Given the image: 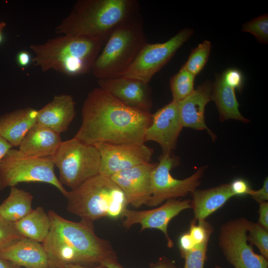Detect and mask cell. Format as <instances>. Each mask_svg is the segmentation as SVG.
<instances>
[{
  "instance_id": "cell-1",
  "label": "cell",
  "mask_w": 268,
  "mask_h": 268,
  "mask_svg": "<svg viewBox=\"0 0 268 268\" xmlns=\"http://www.w3.org/2000/svg\"><path fill=\"white\" fill-rule=\"evenodd\" d=\"M81 119L74 136L86 143H143L152 114L130 107L99 87L88 93Z\"/></svg>"
},
{
  "instance_id": "cell-2",
  "label": "cell",
  "mask_w": 268,
  "mask_h": 268,
  "mask_svg": "<svg viewBox=\"0 0 268 268\" xmlns=\"http://www.w3.org/2000/svg\"><path fill=\"white\" fill-rule=\"evenodd\" d=\"M50 231L42 243L52 268L68 264L103 263L117 260L109 242L98 237L93 222L67 220L55 211L48 212Z\"/></svg>"
},
{
  "instance_id": "cell-3",
  "label": "cell",
  "mask_w": 268,
  "mask_h": 268,
  "mask_svg": "<svg viewBox=\"0 0 268 268\" xmlns=\"http://www.w3.org/2000/svg\"><path fill=\"white\" fill-rule=\"evenodd\" d=\"M135 0H80L56 27L62 35L98 39L105 44L120 25L139 13Z\"/></svg>"
},
{
  "instance_id": "cell-4",
  "label": "cell",
  "mask_w": 268,
  "mask_h": 268,
  "mask_svg": "<svg viewBox=\"0 0 268 268\" xmlns=\"http://www.w3.org/2000/svg\"><path fill=\"white\" fill-rule=\"evenodd\" d=\"M104 44L90 37L62 35L30 48L34 54L32 61L42 71L76 76L91 71Z\"/></svg>"
},
{
  "instance_id": "cell-5",
  "label": "cell",
  "mask_w": 268,
  "mask_h": 268,
  "mask_svg": "<svg viewBox=\"0 0 268 268\" xmlns=\"http://www.w3.org/2000/svg\"><path fill=\"white\" fill-rule=\"evenodd\" d=\"M147 43L143 18L138 13L111 34L93 64V75L98 80L124 76Z\"/></svg>"
},
{
  "instance_id": "cell-6",
  "label": "cell",
  "mask_w": 268,
  "mask_h": 268,
  "mask_svg": "<svg viewBox=\"0 0 268 268\" xmlns=\"http://www.w3.org/2000/svg\"><path fill=\"white\" fill-rule=\"evenodd\" d=\"M66 198L68 212L91 222L104 217L116 219L128 205L121 188L110 177L100 174L68 192Z\"/></svg>"
},
{
  "instance_id": "cell-7",
  "label": "cell",
  "mask_w": 268,
  "mask_h": 268,
  "mask_svg": "<svg viewBox=\"0 0 268 268\" xmlns=\"http://www.w3.org/2000/svg\"><path fill=\"white\" fill-rule=\"evenodd\" d=\"M53 158L59 171V181L71 190L99 173L98 150L75 136L62 141Z\"/></svg>"
},
{
  "instance_id": "cell-8",
  "label": "cell",
  "mask_w": 268,
  "mask_h": 268,
  "mask_svg": "<svg viewBox=\"0 0 268 268\" xmlns=\"http://www.w3.org/2000/svg\"><path fill=\"white\" fill-rule=\"evenodd\" d=\"M53 156L36 157L10 149L0 162V191L20 183L41 182L56 187L66 198L68 191L55 172Z\"/></svg>"
},
{
  "instance_id": "cell-9",
  "label": "cell",
  "mask_w": 268,
  "mask_h": 268,
  "mask_svg": "<svg viewBox=\"0 0 268 268\" xmlns=\"http://www.w3.org/2000/svg\"><path fill=\"white\" fill-rule=\"evenodd\" d=\"M177 158L170 153L162 154L151 176V197L146 205L156 206L170 199L184 197L193 193L200 185L205 167L202 166L189 177L177 179L171 175V170L178 165Z\"/></svg>"
},
{
  "instance_id": "cell-10",
  "label": "cell",
  "mask_w": 268,
  "mask_h": 268,
  "mask_svg": "<svg viewBox=\"0 0 268 268\" xmlns=\"http://www.w3.org/2000/svg\"><path fill=\"white\" fill-rule=\"evenodd\" d=\"M249 220L241 217L223 224L219 235V245L226 260L235 268H268V262L255 253L247 243Z\"/></svg>"
},
{
  "instance_id": "cell-11",
  "label": "cell",
  "mask_w": 268,
  "mask_h": 268,
  "mask_svg": "<svg viewBox=\"0 0 268 268\" xmlns=\"http://www.w3.org/2000/svg\"><path fill=\"white\" fill-rule=\"evenodd\" d=\"M193 33L192 29L185 28L165 42L147 43L124 76L149 84L154 75L170 60Z\"/></svg>"
},
{
  "instance_id": "cell-12",
  "label": "cell",
  "mask_w": 268,
  "mask_h": 268,
  "mask_svg": "<svg viewBox=\"0 0 268 268\" xmlns=\"http://www.w3.org/2000/svg\"><path fill=\"white\" fill-rule=\"evenodd\" d=\"M101 157L100 174L111 177L121 171L150 162L152 148L143 143L94 144Z\"/></svg>"
},
{
  "instance_id": "cell-13",
  "label": "cell",
  "mask_w": 268,
  "mask_h": 268,
  "mask_svg": "<svg viewBox=\"0 0 268 268\" xmlns=\"http://www.w3.org/2000/svg\"><path fill=\"white\" fill-rule=\"evenodd\" d=\"M192 208L189 200H178L170 199L161 206L150 210H135L126 208L121 215L123 227L130 228L139 223L141 230L155 228L161 231L167 240V245L171 248L173 242L168 233V225L170 220L182 211Z\"/></svg>"
},
{
  "instance_id": "cell-14",
  "label": "cell",
  "mask_w": 268,
  "mask_h": 268,
  "mask_svg": "<svg viewBox=\"0 0 268 268\" xmlns=\"http://www.w3.org/2000/svg\"><path fill=\"white\" fill-rule=\"evenodd\" d=\"M156 164H141L110 177L124 192L128 204L135 208L147 204L151 197V176Z\"/></svg>"
},
{
  "instance_id": "cell-15",
  "label": "cell",
  "mask_w": 268,
  "mask_h": 268,
  "mask_svg": "<svg viewBox=\"0 0 268 268\" xmlns=\"http://www.w3.org/2000/svg\"><path fill=\"white\" fill-rule=\"evenodd\" d=\"M182 128L177 102L172 100L152 114L151 123L145 132L144 141L158 143L162 154L170 153L176 147Z\"/></svg>"
},
{
  "instance_id": "cell-16",
  "label": "cell",
  "mask_w": 268,
  "mask_h": 268,
  "mask_svg": "<svg viewBox=\"0 0 268 268\" xmlns=\"http://www.w3.org/2000/svg\"><path fill=\"white\" fill-rule=\"evenodd\" d=\"M99 86L124 104L150 113L152 105L149 84L122 76L98 80Z\"/></svg>"
},
{
  "instance_id": "cell-17",
  "label": "cell",
  "mask_w": 268,
  "mask_h": 268,
  "mask_svg": "<svg viewBox=\"0 0 268 268\" xmlns=\"http://www.w3.org/2000/svg\"><path fill=\"white\" fill-rule=\"evenodd\" d=\"M212 83L206 81L182 100L177 102L181 124L183 127L196 130H205L212 139L214 134L207 127L204 120L205 107L212 100Z\"/></svg>"
},
{
  "instance_id": "cell-18",
  "label": "cell",
  "mask_w": 268,
  "mask_h": 268,
  "mask_svg": "<svg viewBox=\"0 0 268 268\" xmlns=\"http://www.w3.org/2000/svg\"><path fill=\"white\" fill-rule=\"evenodd\" d=\"M0 259L25 268H52L42 244L26 238L0 250Z\"/></svg>"
},
{
  "instance_id": "cell-19",
  "label": "cell",
  "mask_w": 268,
  "mask_h": 268,
  "mask_svg": "<svg viewBox=\"0 0 268 268\" xmlns=\"http://www.w3.org/2000/svg\"><path fill=\"white\" fill-rule=\"evenodd\" d=\"M75 114V103L72 96L56 95L38 110L37 123L61 134L67 130Z\"/></svg>"
},
{
  "instance_id": "cell-20",
  "label": "cell",
  "mask_w": 268,
  "mask_h": 268,
  "mask_svg": "<svg viewBox=\"0 0 268 268\" xmlns=\"http://www.w3.org/2000/svg\"><path fill=\"white\" fill-rule=\"evenodd\" d=\"M62 141L60 134L36 123L26 134L18 149L30 156L52 157L56 153Z\"/></svg>"
},
{
  "instance_id": "cell-21",
  "label": "cell",
  "mask_w": 268,
  "mask_h": 268,
  "mask_svg": "<svg viewBox=\"0 0 268 268\" xmlns=\"http://www.w3.org/2000/svg\"><path fill=\"white\" fill-rule=\"evenodd\" d=\"M38 110L31 107L15 110L0 116V135L12 147H19L37 123Z\"/></svg>"
},
{
  "instance_id": "cell-22",
  "label": "cell",
  "mask_w": 268,
  "mask_h": 268,
  "mask_svg": "<svg viewBox=\"0 0 268 268\" xmlns=\"http://www.w3.org/2000/svg\"><path fill=\"white\" fill-rule=\"evenodd\" d=\"M192 194L191 207L194 210L195 219L198 221L204 220L234 196L229 184L206 190H196Z\"/></svg>"
},
{
  "instance_id": "cell-23",
  "label": "cell",
  "mask_w": 268,
  "mask_h": 268,
  "mask_svg": "<svg viewBox=\"0 0 268 268\" xmlns=\"http://www.w3.org/2000/svg\"><path fill=\"white\" fill-rule=\"evenodd\" d=\"M211 98L216 104L221 121L234 119L247 122L248 120L239 111L235 90L224 82L221 75L216 76L212 84Z\"/></svg>"
},
{
  "instance_id": "cell-24",
  "label": "cell",
  "mask_w": 268,
  "mask_h": 268,
  "mask_svg": "<svg viewBox=\"0 0 268 268\" xmlns=\"http://www.w3.org/2000/svg\"><path fill=\"white\" fill-rule=\"evenodd\" d=\"M19 233L24 238L42 243L50 231L51 222L48 213L39 206L23 218L14 222Z\"/></svg>"
},
{
  "instance_id": "cell-25",
  "label": "cell",
  "mask_w": 268,
  "mask_h": 268,
  "mask_svg": "<svg viewBox=\"0 0 268 268\" xmlns=\"http://www.w3.org/2000/svg\"><path fill=\"white\" fill-rule=\"evenodd\" d=\"M33 196L29 192L16 187L10 188L8 197L0 204V215L15 222L23 218L33 209Z\"/></svg>"
},
{
  "instance_id": "cell-26",
  "label": "cell",
  "mask_w": 268,
  "mask_h": 268,
  "mask_svg": "<svg viewBox=\"0 0 268 268\" xmlns=\"http://www.w3.org/2000/svg\"><path fill=\"white\" fill-rule=\"evenodd\" d=\"M195 78L194 75L183 67L171 78L170 85L173 101H180L193 92Z\"/></svg>"
},
{
  "instance_id": "cell-27",
  "label": "cell",
  "mask_w": 268,
  "mask_h": 268,
  "mask_svg": "<svg viewBox=\"0 0 268 268\" xmlns=\"http://www.w3.org/2000/svg\"><path fill=\"white\" fill-rule=\"evenodd\" d=\"M211 49V42L205 40L193 49L183 68L196 76L205 66Z\"/></svg>"
},
{
  "instance_id": "cell-28",
  "label": "cell",
  "mask_w": 268,
  "mask_h": 268,
  "mask_svg": "<svg viewBox=\"0 0 268 268\" xmlns=\"http://www.w3.org/2000/svg\"><path fill=\"white\" fill-rule=\"evenodd\" d=\"M258 223L249 221L247 235V241L256 246L261 255L268 259V232Z\"/></svg>"
},
{
  "instance_id": "cell-29",
  "label": "cell",
  "mask_w": 268,
  "mask_h": 268,
  "mask_svg": "<svg viewBox=\"0 0 268 268\" xmlns=\"http://www.w3.org/2000/svg\"><path fill=\"white\" fill-rule=\"evenodd\" d=\"M242 30L252 34L262 44H267L268 42V14L262 15L246 22L243 25Z\"/></svg>"
},
{
  "instance_id": "cell-30",
  "label": "cell",
  "mask_w": 268,
  "mask_h": 268,
  "mask_svg": "<svg viewBox=\"0 0 268 268\" xmlns=\"http://www.w3.org/2000/svg\"><path fill=\"white\" fill-rule=\"evenodd\" d=\"M23 237L16 229L14 222L0 215V250Z\"/></svg>"
},
{
  "instance_id": "cell-31",
  "label": "cell",
  "mask_w": 268,
  "mask_h": 268,
  "mask_svg": "<svg viewBox=\"0 0 268 268\" xmlns=\"http://www.w3.org/2000/svg\"><path fill=\"white\" fill-rule=\"evenodd\" d=\"M207 243L197 244L186 253L182 257L185 259L184 268H204L206 258Z\"/></svg>"
},
{
  "instance_id": "cell-32",
  "label": "cell",
  "mask_w": 268,
  "mask_h": 268,
  "mask_svg": "<svg viewBox=\"0 0 268 268\" xmlns=\"http://www.w3.org/2000/svg\"><path fill=\"white\" fill-rule=\"evenodd\" d=\"M212 229L209 224L204 220H199L197 225L194 221H192L189 234L196 244L208 243Z\"/></svg>"
},
{
  "instance_id": "cell-33",
  "label": "cell",
  "mask_w": 268,
  "mask_h": 268,
  "mask_svg": "<svg viewBox=\"0 0 268 268\" xmlns=\"http://www.w3.org/2000/svg\"><path fill=\"white\" fill-rule=\"evenodd\" d=\"M224 82L234 90H241L244 86V77L242 72L235 68L225 70L221 75Z\"/></svg>"
},
{
  "instance_id": "cell-34",
  "label": "cell",
  "mask_w": 268,
  "mask_h": 268,
  "mask_svg": "<svg viewBox=\"0 0 268 268\" xmlns=\"http://www.w3.org/2000/svg\"><path fill=\"white\" fill-rule=\"evenodd\" d=\"M233 196L249 195L252 190L248 182L243 179H236L229 184Z\"/></svg>"
},
{
  "instance_id": "cell-35",
  "label": "cell",
  "mask_w": 268,
  "mask_h": 268,
  "mask_svg": "<svg viewBox=\"0 0 268 268\" xmlns=\"http://www.w3.org/2000/svg\"><path fill=\"white\" fill-rule=\"evenodd\" d=\"M249 195L259 203L267 201L268 200V179L266 178L263 187L259 190H252Z\"/></svg>"
},
{
  "instance_id": "cell-36",
  "label": "cell",
  "mask_w": 268,
  "mask_h": 268,
  "mask_svg": "<svg viewBox=\"0 0 268 268\" xmlns=\"http://www.w3.org/2000/svg\"><path fill=\"white\" fill-rule=\"evenodd\" d=\"M196 245L189 233L183 234L179 239V247L182 257L186 253L193 249Z\"/></svg>"
},
{
  "instance_id": "cell-37",
  "label": "cell",
  "mask_w": 268,
  "mask_h": 268,
  "mask_svg": "<svg viewBox=\"0 0 268 268\" xmlns=\"http://www.w3.org/2000/svg\"><path fill=\"white\" fill-rule=\"evenodd\" d=\"M259 204V218L258 223L268 230V202L264 201Z\"/></svg>"
},
{
  "instance_id": "cell-38",
  "label": "cell",
  "mask_w": 268,
  "mask_h": 268,
  "mask_svg": "<svg viewBox=\"0 0 268 268\" xmlns=\"http://www.w3.org/2000/svg\"><path fill=\"white\" fill-rule=\"evenodd\" d=\"M150 268H180L166 258H161L155 263L152 264Z\"/></svg>"
},
{
  "instance_id": "cell-39",
  "label": "cell",
  "mask_w": 268,
  "mask_h": 268,
  "mask_svg": "<svg viewBox=\"0 0 268 268\" xmlns=\"http://www.w3.org/2000/svg\"><path fill=\"white\" fill-rule=\"evenodd\" d=\"M31 57L27 51H21L17 56V62L19 66L22 67L27 66L31 62Z\"/></svg>"
},
{
  "instance_id": "cell-40",
  "label": "cell",
  "mask_w": 268,
  "mask_h": 268,
  "mask_svg": "<svg viewBox=\"0 0 268 268\" xmlns=\"http://www.w3.org/2000/svg\"><path fill=\"white\" fill-rule=\"evenodd\" d=\"M12 146L0 135V162Z\"/></svg>"
},
{
  "instance_id": "cell-41",
  "label": "cell",
  "mask_w": 268,
  "mask_h": 268,
  "mask_svg": "<svg viewBox=\"0 0 268 268\" xmlns=\"http://www.w3.org/2000/svg\"><path fill=\"white\" fill-rule=\"evenodd\" d=\"M104 268H123L117 260L105 262L101 264Z\"/></svg>"
},
{
  "instance_id": "cell-42",
  "label": "cell",
  "mask_w": 268,
  "mask_h": 268,
  "mask_svg": "<svg viewBox=\"0 0 268 268\" xmlns=\"http://www.w3.org/2000/svg\"><path fill=\"white\" fill-rule=\"evenodd\" d=\"M0 268H21L12 263L0 259Z\"/></svg>"
},
{
  "instance_id": "cell-43",
  "label": "cell",
  "mask_w": 268,
  "mask_h": 268,
  "mask_svg": "<svg viewBox=\"0 0 268 268\" xmlns=\"http://www.w3.org/2000/svg\"><path fill=\"white\" fill-rule=\"evenodd\" d=\"M60 268H104L101 265H99L98 266L95 267L87 268V267H83L80 264H74L66 265L63 266Z\"/></svg>"
},
{
  "instance_id": "cell-44",
  "label": "cell",
  "mask_w": 268,
  "mask_h": 268,
  "mask_svg": "<svg viewBox=\"0 0 268 268\" xmlns=\"http://www.w3.org/2000/svg\"><path fill=\"white\" fill-rule=\"evenodd\" d=\"M5 26V23L3 22H0V31H2L3 29Z\"/></svg>"
},
{
  "instance_id": "cell-45",
  "label": "cell",
  "mask_w": 268,
  "mask_h": 268,
  "mask_svg": "<svg viewBox=\"0 0 268 268\" xmlns=\"http://www.w3.org/2000/svg\"><path fill=\"white\" fill-rule=\"evenodd\" d=\"M1 32H2L1 31H0V43L1 42L2 39Z\"/></svg>"
},
{
  "instance_id": "cell-46",
  "label": "cell",
  "mask_w": 268,
  "mask_h": 268,
  "mask_svg": "<svg viewBox=\"0 0 268 268\" xmlns=\"http://www.w3.org/2000/svg\"><path fill=\"white\" fill-rule=\"evenodd\" d=\"M214 268H222V267H220L219 266H216Z\"/></svg>"
}]
</instances>
